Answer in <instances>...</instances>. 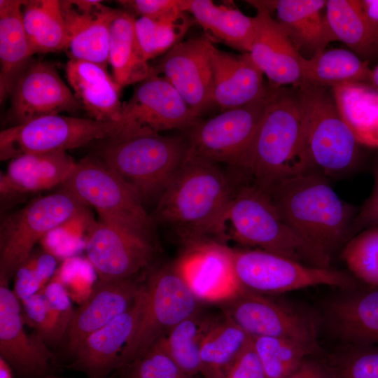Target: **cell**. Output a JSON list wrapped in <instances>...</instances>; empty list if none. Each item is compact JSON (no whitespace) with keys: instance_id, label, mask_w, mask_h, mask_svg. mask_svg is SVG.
I'll return each mask as SVG.
<instances>
[{"instance_id":"obj_21","label":"cell","mask_w":378,"mask_h":378,"mask_svg":"<svg viewBox=\"0 0 378 378\" xmlns=\"http://www.w3.org/2000/svg\"><path fill=\"white\" fill-rule=\"evenodd\" d=\"M255 34L248 52L272 88L302 83L304 57L295 47L281 24L272 14L256 8Z\"/></svg>"},{"instance_id":"obj_8","label":"cell","mask_w":378,"mask_h":378,"mask_svg":"<svg viewBox=\"0 0 378 378\" xmlns=\"http://www.w3.org/2000/svg\"><path fill=\"white\" fill-rule=\"evenodd\" d=\"M85 209V204L62 189L33 200L7 217L0 230V282L8 283L38 241L84 215Z\"/></svg>"},{"instance_id":"obj_13","label":"cell","mask_w":378,"mask_h":378,"mask_svg":"<svg viewBox=\"0 0 378 378\" xmlns=\"http://www.w3.org/2000/svg\"><path fill=\"white\" fill-rule=\"evenodd\" d=\"M199 120L176 90L152 71L139 83L130 99L122 104L120 136L144 131L190 130Z\"/></svg>"},{"instance_id":"obj_47","label":"cell","mask_w":378,"mask_h":378,"mask_svg":"<svg viewBox=\"0 0 378 378\" xmlns=\"http://www.w3.org/2000/svg\"><path fill=\"white\" fill-rule=\"evenodd\" d=\"M117 2L124 10L134 16L157 18L185 12L186 0H121Z\"/></svg>"},{"instance_id":"obj_36","label":"cell","mask_w":378,"mask_h":378,"mask_svg":"<svg viewBox=\"0 0 378 378\" xmlns=\"http://www.w3.org/2000/svg\"><path fill=\"white\" fill-rule=\"evenodd\" d=\"M372 69L352 51L332 49L305 59L302 83L332 88L346 83L371 85Z\"/></svg>"},{"instance_id":"obj_2","label":"cell","mask_w":378,"mask_h":378,"mask_svg":"<svg viewBox=\"0 0 378 378\" xmlns=\"http://www.w3.org/2000/svg\"><path fill=\"white\" fill-rule=\"evenodd\" d=\"M307 172L298 88L270 86L263 116L240 173L267 193L281 181Z\"/></svg>"},{"instance_id":"obj_27","label":"cell","mask_w":378,"mask_h":378,"mask_svg":"<svg viewBox=\"0 0 378 378\" xmlns=\"http://www.w3.org/2000/svg\"><path fill=\"white\" fill-rule=\"evenodd\" d=\"M66 75L75 96L93 119L120 121L122 108L119 95L121 88L109 76L106 67L70 59L66 64Z\"/></svg>"},{"instance_id":"obj_48","label":"cell","mask_w":378,"mask_h":378,"mask_svg":"<svg viewBox=\"0 0 378 378\" xmlns=\"http://www.w3.org/2000/svg\"><path fill=\"white\" fill-rule=\"evenodd\" d=\"M225 378H267L253 340L235 359Z\"/></svg>"},{"instance_id":"obj_20","label":"cell","mask_w":378,"mask_h":378,"mask_svg":"<svg viewBox=\"0 0 378 378\" xmlns=\"http://www.w3.org/2000/svg\"><path fill=\"white\" fill-rule=\"evenodd\" d=\"M70 59L87 61L106 68L111 24L118 10L102 1H60Z\"/></svg>"},{"instance_id":"obj_37","label":"cell","mask_w":378,"mask_h":378,"mask_svg":"<svg viewBox=\"0 0 378 378\" xmlns=\"http://www.w3.org/2000/svg\"><path fill=\"white\" fill-rule=\"evenodd\" d=\"M218 318L199 310L164 335L169 354L189 378L200 374L202 344L205 335Z\"/></svg>"},{"instance_id":"obj_1","label":"cell","mask_w":378,"mask_h":378,"mask_svg":"<svg viewBox=\"0 0 378 378\" xmlns=\"http://www.w3.org/2000/svg\"><path fill=\"white\" fill-rule=\"evenodd\" d=\"M234 186L218 164L186 157L157 201L151 216L186 243L225 237V214Z\"/></svg>"},{"instance_id":"obj_7","label":"cell","mask_w":378,"mask_h":378,"mask_svg":"<svg viewBox=\"0 0 378 378\" xmlns=\"http://www.w3.org/2000/svg\"><path fill=\"white\" fill-rule=\"evenodd\" d=\"M84 204L92 206L99 220L154 237L155 224L136 191L101 158L86 157L62 185Z\"/></svg>"},{"instance_id":"obj_39","label":"cell","mask_w":378,"mask_h":378,"mask_svg":"<svg viewBox=\"0 0 378 378\" xmlns=\"http://www.w3.org/2000/svg\"><path fill=\"white\" fill-rule=\"evenodd\" d=\"M267 378H285L315 349L302 343L280 337H252Z\"/></svg>"},{"instance_id":"obj_34","label":"cell","mask_w":378,"mask_h":378,"mask_svg":"<svg viewBox=\"0 0 378 378\" xmlns=\"http://www.w3.org/2000/svg\"><path fill=\"white\" fill-rule=\"evenodd\" d=\"M22 15L33 55L66 50L68 37L60 1L24 0Z\"/></svg>"},{"instance_id":"obj_5","label":"cell","mask_w":378,"mask_h":378,"mask_svg":"<svg viewBox=\"0 0 378 378\" xmlns=\"http://www.w3.org/2000/svg\"><path fill=\"white\" fill-rule=\"evenodd\" d=\"M297 88L303 119L307 172L330 180L357 172L363 162L362 146L342 118L332 88L302 83Z\"/></svg>"},{"instance_id":"obj_28","label":"cell","mask_w":378,"mask_h":378,"mask_svg":"<svg viewBox=\"0 0 378 378\" xmlns=\"http://www.w3.org/2000/svg\"><path fill=\"white\" fill-rule=\"evenodd\" d=\"M185 12L193 16L213 43H223L243 53L250 52L255 34L254 17L211 0H186Z\"/></svg>"},{"instance_id":"obj_9","label":"cell","mask_w":378,"mask_h":378,"mask_svg":"<svg viewBox=\"0 0 378 378\" xmlns=\"http://www.w3.org/2000/svg\"><path fill=\"white\" fill-rule=\"evenodd\" d=\"M174 264L154 271L144 286V304L136 329L125 346L117 370L145 352L181 321L200 310Z\"/></svg>"},{"instance_id":"obj_18","label":"cell","mask_w":378,"mask_h":378,"mask_svg":"<svg viewBox=\"0 0 378 378\" xmlns=\"http://www.w3.org/2000/svg\"><path fill=\"white\" fill-rule=\"evenodd\" d=\"M205 35L181 41L163 55L152 71L164 78L199 117L214 102L211 49Z\"/></svg>"},{"instance_id":"obj_29","label":"cell","mask_w":378,"mask_h":378,"mask_svg":"<svg viewBox=\"0 0 378 378\" xmlns=\"http://www.w3.org/2000/svg\"><path fill=\"white\" fill-rule=\"evenodd\" d=\"M24 0H0V99L10 96L13 85L34 55L24 30Z\"/></svg>"},{"instance_id":"obj_40","label":"cell","mask_w":378,"mask_h":378,"mask_svg":"<svg viewBox=\"0 0 378 378\" xmlns=\"http://www.w3.org/2000/svg\"><path fill=\"white\" fill-rule=\"evenodd\" d=\"M342 258L355 277L378 288V225L351 238L343 247Z\"/></svg>"},{"instance_id":"obj_15","label":"cell","mask_w":378,"mask_h":378,"mask_svg":"<svg viewBox=\"0 0 378 378\" xmlns=\"http://www.w3.org/2000/svg\"><path fill=\"white\" fill-rule=\"evenodd\" d=\"M87 259L99 280L132 279L154 255V237L122 229L101 220L93 223L85 244Z\"/></svg>"},{"instance_id":"obj_51","label":"cell","mask_w":378,"mask_h":378,"mask_svg":"<svg viewBox=\"0 0 378 378\" xmlns=\"http://www.w3.org/2000/svg\"><path fill=\"white\" fill-rule=\"evenodd\" d=\"M361 4L367 18L378 29V0H361Z\"/></svg>"},{"instance_id":"obj_35","label":"cell","mask_w":378,"mask_h":378,"mask_svg":"<svg viewBox=\"0 0 378 378\" xmlns=\"http://www.w3.org/2000/svg\"><path fill=\"white\" fill-rule=\"evenodd\" d=\"M252 337L230 318H218L205 335L201 349L204 378H225L228 370Z\"/></svg>"},{"instance_id":"obj_42","label":"cell","mask_w":378,"mask_h":378,"mask_svg":"<svg viewBox=\"0 0 378 378\" xmlns=\"http://www.w3.org/2000/svg\"><path fill=\"white\" fill-rule=\"evenodd\" d=\"M57 259L45 251L31 253L15 274L13 293L21 302L41 291L57 270Z\"/></svg>"},{"instance_id":"obj_31","label":"cell","mask_w":378,"mask_h":378,"mask_svg":"<svg viewBox=\"0 0 378 378\" xmlns=\"http://www.w3.org/2000/svg\"><path fill=\"white\" fill-rule=\"evenodd\" d=\"M339 112L362 146L378 149V90L346 83L332 88Z\"/></svg>"},{"instance_id":"obj_41","label":"cell","mask_w":378,"mask_h":378,"mask_svg":"<svg viewBox=\"0 0 378 378\" xmlns=\"http://www.w3.org/2000/svg\"><path fill=\"white\" fill-rule=\"evenodd\" d=\"M119 370L122 378H189L172 358L164 336Z\"/></svg>"},{"instance_id":"obj_24","label":"cell","mask_w":378,"mask_h":378,"mask_svg":"<svg viewBox=\"0 0 378 378\" xmlns=\"http://www.w3.org/2000/svg\"><path fill=\"white\" fill-rule=\"evenodd\" d=\"M132 279L104 281L98 280L90 296L74 312L69 326L67 346L73 354L92 333L129 310L143 290Z\"/></svg>"},{"instance_id":"obj_19","label":"cell","mask_w":378,"mask_h":378,"mask_svg":"<svg viewBox=\"0 0 378 378\" xmlns=\"http://www.w3.org/2000/svg\"><path fill=\"white\" fill-rule=\"evenodd\" d=\"M20 304L8 283L0 282V358L21 378H41L52 355L37 334L25 332Z\"/></svg>"},{"instance_id":"obj_50","label":"cell","mask_w":378,"mask_h":378,"mask_svg":"<svg viewBox=\"0 0 378 378\" xmlns=\"http://www.w3.org/2000/svg\"><path fill=\"white\" fill-rule=\"evenodd\" d=\"M285 378H340V376L318 362L306 358Z\"/></svg>"},{"instance_id":"obj_3","label":"cell","mask_w":378,"mask_h":378,"mask_svg":"<svg viewBox=\"0 0 378 378\" xmlns=\"http://www.w3.org/2000/svg\"><path fill=\"white\" fill-rule=\"evenodd\" d=\"M267 194L299 236L329 255L351 239L359 206L342 200L327 178L302 173L281 181Z\"/></svg>"},{"instance_id":"obj_17","label":"cell","mask_w":378,"mask_h":378,"mask_svg":"<svg viewBox=\"0 0 378 378\" xmlns=\"http://www.w3.org/2000/svg\"><path fill=\"white\" fill-rule=\"evenodd\" d=\"M10 97L13 126L83 107L55 66L41 60H31L15 80Z\"/></svg>"},{"instance_id":"obj_44","label":"cell","mask_w":378,"mask_h":378,"mask_svg":"<svg viewBox=\"0 0 378 378\" xmlns=\"http://www.w3.org/2000/svg\"><path fill=\"white\" fill-rule=\"evenodd\" d=\"M41 291L47 300L59 342L66 335L75 312L71 299L64 286L55 276Z\"/></svg>"},{"instance_id":"obj_4","label":"cell","mask_w":378,"mask_h":378,"mask_svg":"<svg viewBox=\"0 0 378 378\" xmlns=\"http://www.w3.org/2000/svg\"><path fill=\"white\" fill-rule=\"evenodd\" d=\"M237 241L301 263L329 268L331 256L299 236L282 218L269 195L250 181L239 183L224 221Z\"/></svg>"},{"instance_id":"obj_49","label":"cell","mask_w":378,"mask_h":378,"mask_svg":"<svg viewBox=\"0 0 378 378\" xmlns=\"http://www.w3.org/2000/svg\"><path fill=\"white\" fill-rule=\"evenodd\" d=\"M374 186L369 197L359 206L351 227V238L360 231L378 225V158L374 166Z\"/></svg>"},{"instance_id":"obj_10","label":"cell","mask_w":378,"mask_h":378,"mask_svg":"<svg viewBox=\"0 0 378 378\" xmlns=\"http://www.w3.org/2000/svg\"><path fill=\"white\" fill-rule=\"evenodd\" d=\"M122 125L61 114L40 117L0 132V158L10 160L21 155L66 151L92 141L120 135Z\"/></svg>"},{"instance_id":"obj_52","label":"cell","mask_w":378,"mask_h":378,"mask_svg":"<svg viewBox=\"0 0 378 378\" xmlns=\"http://www.w3.org/2000/svg\"><path fill=\"white\" fill-rule=\"evenodd\" d=\"M13 372L10 366L0 358V378H13Z\"/></svg>"},{"instance_id":"obj_45","label":"cell","mask_w":378,"mask_h":378,"mask_svg":"<svg viewBox=\"0 0 378 378\" xmlns=\"http://www.w3.org/2000/svg\"><path fill=\"white\" fill-rule=\"evenodd\" d=\"M20 302L23 321L36 330L45 343H57L54 323L43 293L39 291Z\"/></svg>"},{"instance_id":"obj_53","label":"cell","mask_w":378,"mask_h":378,"mask_svg":"<svg viewBox=\"0 0 378 378\" xmlns=\"http://www.w3.org/2000/svg\"><path fill=\"white\" fill-rule=\"evenodd\" d=\"M371 85L378 90V65L372 70Z\"/></svg>"},{"instance_id":"obj_54","label":"cell","mask_w":378,"mask_h":378,"mask_svg":"<svg viewBox=\"0 0 378 378\" xmlns=\"http://www.w3.org/2000/svg\"><path fill=\"white\" fill-rule=\"evenodd\" d=\"M193 378H195V377H193Z\"/></svg>"},{"instance_id":"obj_6","label":"cell","mask_w":378,"mask_h":378,"mask_svg":"<svg viewBox=\"0 0 378 378\" xmlns=\"http://www.w3.org/2000/svg\"><path fill=\"white\" fill-rule=\"evenodd\" d=\"M100 158L138 194L157 201L186 159V138L144 131L108 139Z\"/></svg>"},{"instance_id":"obj_43","label":"cell","mask_w":378,"mask_h":378,"mask_svg":"<svg viewBox=\"0 0 378 378\" xmlns=\"http://www.w3.org/2000/svg\"><path fill=\"white\" fill-rule=\"evenodd\" d=\"M96 276L88 259L72 256L64 259L53 276L64 286L71 300L80 305L90 296Z\"/></svg>"},{"instance_id":"obj_46","label":"cell","mask_w":378,"mask_h":378,"mask_svg":"<svg viewBox=\"0 0 378 378\" xmlns=\"http://www.w3.org/2000/svg\"><path fill=\"white\" fill-rule=\"evenodd\" d=\"M339 374L340 378H378V345H354Z\"/></svg>"},{"instance_id":"obj_25","label":"cell","mask_w":378,"mask_h":378,"mask_svg":"<svg viewBox=\"0 0 378 378\" xmlns=\"http://www.w3.org/2000/svg\"><path fill=\"white\" fill-rule=\"evenodd\" d=\"M214 102L221 111L239 108L263 96L269 89L263 73L248 52L234 55L211 49Z\"/></svg>"},{"instance_id":"obj_32","label":"cell","mask_w":378,"mask_h":378,"mask_svg":"<svg viewBox=\"0 0 378 378\" xmlns=\"http://www.w3.org/2000/svg\"><path fill=\"white\" fill-rule=\"evenodd\" d=\"M136 18L123 9L118 10L111 27L108 64L113 78L120 88L140 83L152 73L137 41Z\"/></svg>"},{"instance_id":"obj_23","label":"cell","mask_w":378,"mask_h":378,"mask_svg":"<svg viewBox=\"0 0 378 378\" xmlns=\"http://www.w3.org/2000/svg\"><path fill=\"white\" fill-rule=\"evenodd\" d=\"M255 8L271 14L284 28L295 47L306 59L323 52L331 42L337 41L328 22L325 0L246 1Z\"/></svg>"},{"instance_id":"obj_33","label":"cell","mask_w":378,"mask_h":378,"mask_svg":"<svg viewBox=\"0 0 378 378\" xmlns=\"http://www.w3.org/2000/svg\"><path fill=\"white\" fill-rule=\"evenodd\" d=\"M326 15L337 41L361 59L378 57V29L368 20L360 0H328Z\"/></svg>"},{"instance_id":"obj_14","label":"cell","mask_w":378,"mask_h":378,"mask_svg":"<svg viewBox=\"0 0 378 378\" xmlns=\"http://www.w3.org/2000/svg\"><path fill=\"white\" fill-rule=\"evenodd\" d=\"M186 245L174 265L200 302L225 303L243 290L235 272L233 249L212 239Z\"/></svg>"},{"instance_id":"obj_30","label":"cell","mask_w":378,"mask_h":378,"mask_svg":"<svg viewBox=\"0 0 378 378\" xmlns=\"http://www.w3.org/2000/svg\"><path fill=\"white\" fill-rule=\"evenodd\" d=\"M335 302L330 320L335 332L354 345H378V288Z\"/></svg>"},{"instance_id":"obj_26","label":"cell","mask_w":378,"mask_h":378,"mask_svg":"<svg viewBox=\"0 0 378 378\" xmlns=\"http://www.w3.org/2000/svg\"><path fill=\"white\" fill-rule=\"evenodd\" d=\"M76 164L64 150L21 155L11 159L6 172L1 174V194L38 192L62 185Z\"/></svg>"},{"instance_id":"obj_12","label":"cell","mask_w":378,"mask_h":378,"mask_svg":"<svg viewBox=\"0 0 378 378\" xmlns=\"http://www.w3.org/2000/svg\"><path fill=\"white\" fill-rule=\"evenodd\" d=\"M234 251L237 278L243 288L258 293H284L311 286L354 288L348 274L318 267L260 249Z\"/></svg>"},{"instance_id":"obj_16","label":"cell","mask_w":378,"mask_h":378,"mask_svg":"<svg viewBox=\"0 0 378 378\" xmlns=\"http://www.w3.org/2000/svg\"><path fill=\"white\" fill-rule=\"evenodd\" d=\"M225 316L251 337L285 338L317 348L313 322L302 313L243 288L224 303Z\"/></svg>"},{"instance_id":"obj_38","label":"cell","mask_w":378,"mask_h":378,"mask_svg":"<svg viewBox=\"0 0 378 378\" xmlns=\"http://www.w3.org/2000/svg\"><path fill=\"white\" fill-rule=\"evenodd\" d=\"M188 13L164 17L136 18L135 32L145 59L148 62L169 51L178 43L195 22Z\"/></svg>"},{"instance_id":"obj_11","label":"cell","mask_w":378,"mask_h":378,"mask_svg":"<svg viewBox=\"0 0 378 378\" xmlns=\"http://www.w3.org/2000/svg\"><path fill=\"white\" fill-rule=\"evenodd\" d=\"M269 90L247 105L199 120L188 130L187 156L227 164L239 173L263 116Z\"/></svg>"},{"instance_id":"obj_22","label":"cell","mask_w":378,"mask_h":378,"mask_svg":"<svg viewBox=\"0 0 378 378\" xmlns=\"http://www.w3.org/2000/svg\"><path fill=\"white\" fill-rule=\"evenodd\" d=\"M144 304V286L134 304L127 312L90 335L73 354L71 367L88 378H108L117 370L119 359L134 333Z\"/></svg>"}]
</instances>
